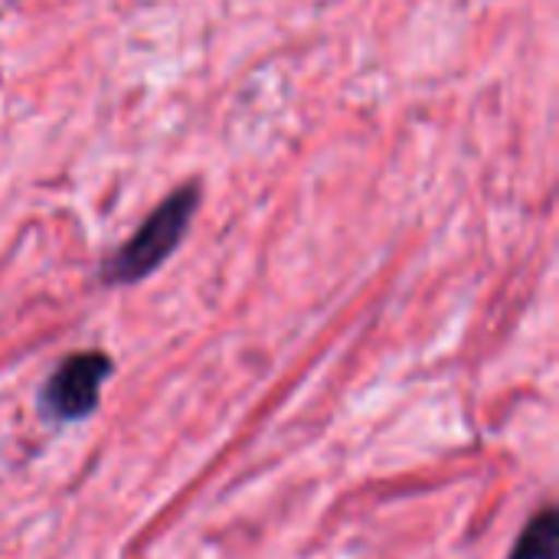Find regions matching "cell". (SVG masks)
Segmentation results:
<instances>
[{
  "mask_svg": "<svg viewBox=\"0 0 559 559\" xmlns=\"http://www.w3.org/2000/svg\"><path fill=\"white\" fill-rule=\"evenodd\" d=\"M115 364L102 350H75L52 367L39 393V413L52 423H82L98 409Z\"/></svg>",
  "mask_w": 559,
  "mask_h": 559,
  "instance_id": "7a4b0ae2",
  "label": "cell"
},
{
  "mask_svg": "<svg viewBox=\"0 0 559 559\" xmlns=\"http://www.w3.org/2000/svg\"><path fill=\"white\" fill-rule=\"evenodd\" d=\"M200 200H203L200 180H187L174 193H167L147 213V219L102 262V272H98L102 285L128 288V285L151 278L183 246L190 223L200 210Z\"/></svg>",
  "mask_w": 559,
  "mask_h": 559,
  "instance_id": "6da1fadb",
  "label": "cell"
},
{
  "mask_svg": "<svg viewBox=\"0 0 559 559\" xmlns=\"http://www.w3.org/2000/svg\"><path fill=\"white\" fill-rule=\"evenodd\" d=\"M557 511L544 508L540 514H534L527 521V527L521 531V537H518V544H514V550H511L508 559H557Z\"/></svg>",
  "mask_w": 559,
  "mask_h": 559,
  "instance_id": "3957f363",
  "label": "cell"
}]
</instances>
